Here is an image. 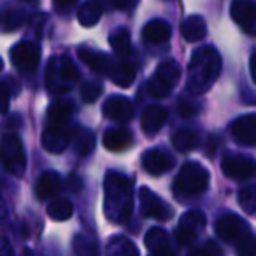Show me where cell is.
Segmentation results:
<instances>
[{"label":"cell","mask_w":256,"mask_h":256,"mask_svg":"<svg viewBox=\"0 0 256 256\" xmlns=\"http://www.w3.org/2000/svg\"><path fill=\"white\" fill-rule=\"evenodd\" d=\"M134 181L121 172L109 170L104 181V212L112 223H126L132 216Z\"/></svg>","instance_id":"cell-1"},{"label":"cell","mask_w":256,"mask_h":256,"mask_svg":"<svg viewBox=\"0 0 256 256\" xmlns=\"http://www.w3.org/2000/svg\"><path fill=\"white\" fill-rule=\"evenodd\" d=\"M221 72V56L216 48L202 46L193 51L192 60L188 64V79L186 86L192 95H204Z\"/></svg>","instance_id":"cell-2"},{"label":"cell","mask_w":256,"mask_h":256,"mask_svg":"<svg viewBox=\"0 0 256 256\" xmlns=\"http://www.w3.org/2000/svg\"><path fill=\"white\" fill-rule=\"evenodd\" d=\"M209 170L204 165H200L198 162H186L176 176L172 192L179 202H184L206 193V190L209 188Z\"/></svg>","instance_id":"cell-3"},{"label":"cell","mask_w":256,"mask_h":256,"mask_svg":"<svg viewBox=\"0 0 256 256\" xmlns=\"http://www.w3.org/2000/svg\"><path fill=\"white\" fill-rule=\"evenodd\" d=\"M46 86L51 95H64L70 92L74 84L79 81V70L76 68L74 62L67 56H53L50 58L46 67Z\"/></svg>","instance_id":"cell-4"},{"label":"cell","mask_w":256,"mask_h":256,"mask_svg":"<svg viewBox=\"0 0 256 256\" xmlns=\"http://www.w3.org/2000/svg\"><path fill=\"white\" fill-rule=\"evenodd\" d=\"M0 162L9 174L22 178L26 170V153L18 134H6L0 140Z\"/></svg>","instance_id":"cell-5"},{"label":"cell","mask_w":256,"mask_h":256,"mask_svg":"<svg viewBox=\"0 0 256 256\" xmlns=\"http://www.w3.org/2000/svg\"><path fill=\"white\" fill-rule=\"evenodd\" d=\"M179 78H181V67H179L178 62H164V64L158 65L153 78L148 81V92L154 98H165L176 88Z\"/></svg>","instance_id":"cell-6"},{"label":"cell","mask_w":256,"mask_h":256,"mask_svg":"<svg viewBox=\"0 0 256 256\" xmlns=\"http://www.w3.org/2000/svg\"><path fill=\"white\" fill-rule=\"evenodd\" d=\"M11 62L18 70L30 74L39 67L40 46L34 40H22L11 48Z\"/></svg>","instance_id":"cell-7"},{"label":"cell","mask_w":256,"mask_h":256,"mask_svg":"<svg viewBox=\"0 0 256 256\" xmlns=\"http://www.w3.org/2000/svg\"><path fill=\"white\" fill-rule=\"evenodd\" d=\"M216 234L221 240L224 242H235L246 237V235L252 234L249 224L246 223L242 218H238L237 214H223L220 220L216 221Z\"/></svg>","instance_id":"cell-8"},{"label":"cell","mask_w":256,"mask_h":256,"mask_svg":"<svg viewBox=\"0 0 256 256\" xmlns=\"http://www.w3.org/2000/svg\"><path fill=\"white\" fill-rule=\"evenodd\" d=\"M221 170L224 176L237 181H246L254 176V162L251 156L238 153H228L221 160Z\"/></svg>","instance_id":"cell-9"},{"label":"cell","mask_w":256,"mask_h":256,"mask_svg":"<svg viewBox=\"0 0 256 256\" xmlns=\"http://www.w3.org/2000/svg\"><path fill=\"white\" fill-rule=\"evenodd\" d=\"M207 220L206 214L202 210H188L182 214L181 221H179L178 228H176V238L181 246H190L196 238L198 232L206 226Z\"/></svg>","instance_id":"cell-10"},{"label":"cell","mask_w":256,"mask_h":256,"mask_svg":"<svg viewBox=\"0 0 256 256\" xmlns=\"http://www.w3.org/2000/svg\"><path fill=\"white\" fill-rule=\"evenodd\" d=\"M139 198H140V214L144 218H151V220H158V221H168L172 218L170 207L160 196L154 195L150 188H140Z\"/></svg>","instance_id":"cell-11"},{"label":"cell","mask_w":256,"mask_h":256,"mask_svg":"<svg viewBox=\"0 0 256 256\" xmlns=\"http://www.w3.org/2000/svg\"><path fill=\"white\" fill-rule=\"evenodd\" d=\"M72 139V132L68 126H58V124H48L46 130L42 132V146L46 151L53 154L64 153L68 148Z\"/></svg>","instance_id":"cell-12"},{"label":"cell","mask_w":256,"mask_h":256,"mask_svg":"<svg viewBox=\"0 0 256 256\" xmlns=\"http://www.w3.org/2000/svg\"><path fill=\"white\" fill-rule=\"evenodd\" d=\"M104 116L116 123H128L134 118V104L130 98L121 95H114L104 102L102 106Z\"/></svg>","instance_id":"cell-13"},{"label":"cell","mask_w":256,"mask_h":256,"mask_svg":"<svg viewBox=\"0 0 256 256\" xmlns=\"http://www.w3.org/2000/svg\"><path fill=\"white\" fill-rule=\"evenodd\" d=\"M232 20L244 30L248 36L254 34L256 26V6L252 0H234L230 8Z\"/></svg>","instance_id":"cell-14"},{"label":"cell","mask_w":256,"mask_h":256,"mask_svg":"<svg viewBox=\"0 0 256 256\" xmlns=\"http://www.w3.org/2000/svg\"><path fill=\"white\" fill-rule=\"evenodd\" d=\"M230 132L234 139L242 146H254L256 144V116L254 114H246L232 123Z\"/></svg>","instance_id":"cell-15"},{"label":"cell","mask_w":256,"mask_h":256,"mask_svg":"<svg viewBox=\"0 0 256 256\" xmlns=\"http://www.w3.org/2000/svg\"><path fill=\"white\" fill-rule=\"evenodd\" d=\"M174 156L168 154L165 150H150L142 156V167L148 174L162 176L174 167Z\"/></svg>","instance_id":"cell-16"},{"label":"cell","mask_w":256,"mask_h":256,"mask_svg":"<svg viewBox=\"0 0 256 256\" xmlns=\"http://www.w3.org/2000/svg\"><path fill=\"white\" fill-rule=\"evenodd\" d=\"M104 148L109 151H114V153H120V151H124L134 144V136L132 132L124 126H112L109 128L106 134H104Z\"/></svg>","instance_id":"cell-17"},{"label":"cell","mask_w":256,"mask_h":256,"mask_svg":"<svg viewBox=\"0 0 256 256\" xmlns=\"http://www.w3.org/2000/svg\"><path fill=\"white\" fill-rule=\"evenodd\" d=\"M168 112L165 107L162 106H150L144 109L142 118H140V126L142 132L148 136H154L164 128V124L167 123Z\"/></svg>","instance_id":"cell-18"},{"label":"cell","mask_w":256,"mask_h":256,"mask_svg":"<svg viewBox=\"0 0 256 256\" xmlns=\"http://www.w3.org/2000/svg\"><path fill=\"white\" fill-rule=\"evenodd\" d=\"M78 56L82 64L88 65V67L92 68L93 72H96V74H109L110 60L107 54L100 53V51H96V50H92V48L81 46L78 50Z\"/></svg>","instance_id":"cell-19"},{"label":"cell","mask_w":256,"mask_h":256,"mask_svg":"<svg viewBox=\"0 0 256 256\" xmlns=\"http://www.w3.org/2000/svg\"><path fill=\"white\" fill-rule=\"evenodd\" d=\"M172 28L165 20H151L144 25L142 39L150 44H164L170 39Z\"/></svg>","instance_id":"cell-20"},{"label":"cell","mask_w":256,"mask_h":256,"mask_svg":"<svg viewBox=\"0 0 256 256\" xmlns=\"http://www.w3.org/2000/svg\"><path fill=\"white\" fill-rule=\"evenodd\" d=\"M181 36L188 42H198L207 36V26L206 20L198 14L188 16L184 22L181 23Z\"/></svg>","instance_id":"cell-21"},{"label":"cell","mask_w":256,"mask_h":256,"mask_svg":"<svg viewBox=\"0 0 256 256\" xmlns=\"http://www.w3.org/2000/svg\"><path fill=\"white\" fill-rule=\"evenodd\" d=\"M62 190V178L56 172H44L36 184V195L39 200H48Z\"/></svg>","instance_id":"cell-22"},{"label":"cell","mask_w":256,"mask_h":256,"mask_svg":"<svg viewBox=\"0 0 256 256\" xmlns=\"http://www.w3.org/2000/svg\"><path fill=\"white\" fill-rule=\"evenodd\" d=\"M74 110V104L70 100H56L50 106L48 109V124H58V126H65L68 123Z\"/></svg>","instance_id":"cell-23"},{"label":"cell","mask_w":256,"mask_h":256,"mask_svg":"<svg viewBox=\"0 0 256 256\" xmlns=\"http://www.w3.org/2000/svg\"><path fill=\"white\" fill-rule=\"evenodd\" d=\"M137 70L132 64H126V62H120L114 67H110L109 78L114 84H118L120 88H130L136 81Z\"/></svg>","instance_id":"cell-24"},{"label":"cell","mask_w":256,"mask_h":256,"mask_svg":"<svg viewBox=\"0 0 256 256\" xmlns=\"http://www.w3.org/2000/svg\"><path fill=\"white\" fill-rule=\"evenodd\" d=\"M106 256H140L137 246L128 237L116 235L110 237L106 248Z\"/></svg>","instance_id":"cell-25"},{"label":"cell","mask_w":256,"mask_h":256,"mask_svg":"<svg viewBox=\"0 0 256 256\" xmlns=\"http://www.w3.org/2000/svg\"><path fill=\"white\" fill-rule=\"evenodd\" d=\"M102 14H104L102 6H100L96 0H88V2H84V4L79 8L78 22L81 23L82 26H86V28H92V26H95L96 23L100 22Z\"/></svg>","instance_id":"cell-26"},{"label":"cell","mask_w":256,"mask_h":256,"mask_svg":"<svg viewBox=\"0 0 256 256\" xmlns=\"http://www.w3.org/2000/svg\"><path fill=\"white\" fill-rule=\"evenodd\" d=\"M25 20L26 16L22 9H16V8L0 9V30H4V32H14V30L22 28Z\"/></svg>","instance_id":"cell-27"},{"label":"cell","mask_w":256,"mask_h":256,"mask_svg":"<svg viewBox=\"0 0 256 256\" xmlns=\"http://www.w3.org/2000/svg\"><path fill=\"white\" fill-rule=\"evenodd\" d=\"M95 134L88 128H78L74 134V150L79 156H88L95 150Z\"/></svg>","instance_id":"cell-28"},{"label":"cell","mask_w":256,"mask_h":256,"mask_svg":"<svg viewBox=\"0 0 256 256\" xmlns=\"http://www.w3.org/2000/svg\"><path fill=\"white\" fill-rule=\"evenodd\" d=\"M172 144H174V148L179 153H190V151H193L198 146V136L193 130L181 128L172 136Z\"/></svg>","instance_id":"cell-29"},{"label":"cell","mask_w":256,"mask_h":256,"mask_svg":"<svg viewBox=\"0 0 256 256\" xmlns=\"http://www.w3.org/2000/svg\"><path fill=\"white\" fill-rule=\"evenodd\" d=\"M109 44L118 56H128V53H130V50H132L130 32H128L126 28H116L109 36Z\"/></svg>","instance_id":"cell-30"},{"label":"cell","mask_w":256,"mask_h":256,"mask_svg":"<svg viewBox=\"0 0 256 256\" xmlns=\"http://www.w3.org/2000/svg\"><path fill=\"white\" fill-rule=\"evenodd\" d=\"M144 244L150 249L151 252L156 251H164V249H168V237L167 232L160 226H153L148 230L146 237H144Z\"/></svg>","instance_id":"cell-31"},{"label":"cell","mask_w":256,"mask_h":256,"mask_svg":"<svg viewBox=\"0 0 256 256\" xmlns=\"http://www.w3.org/2000/svg\"><path fill=\"white\" fill-rule=\"evenodd\" d=\"M74 207H72L70 200L67 198H54L53 202L48 206V216L54 221H67L70 220Z\"/></svg>","instance_id":"cell-32"},{"label":"cell","mask_w":256,"mask_h":256,"mask_svg":"<svg viewBox=\"0 0 256 256\" xmlns=\"http://www.w3.org/2000/svg\"><path fill=\"white\" fill-rule=\"evenodd\" d=\"M72 248H74L76 256H100L96 242L84 234L76 235L74 240H72Z\"/></svg>","instance_id":"cell-33"},{"label":"cell","mask_w":256,"mask_h":256,"mask_svg":"<svg viewBox=\"0 0 256 256\" xmlns=\"http://www.w3.org/2000/svg\"><path fill=\"white\" fill-rule=\"evenodd\" d=\"M238 204L248 214H254L256 209V190L252 184L246 186L238 192Z\"/></svg>","instance_id":"cell-34"},{"label":"cell","mask_w":256,"mask_h":256,"mask_svg":"<svg viewBox=\"0 0 256 256\" xmlns=\"http://www.w3.org/2000/svg\"><path fill=\"white\" fill-rule=\"evenodd\" d=\"M102 90H104V86L100 84V82L88 81L81 86V98L84 100V102H95L100 96V93H102Z\"/></svg>","instance_id":"cell-35"},{"label":"cell","mask_w":256,"mask_h":256,"mask_svg":"<svg viewBox=\"0 0 256 256\" xmlns=\"http://www.w3.org/2000/svg\"><path fill=\"white\" fill-rule=\"evenodd\" d=\"M178 109L182 118H193L200 112V106L193 98H190V96H182V98L179 100Z\"/></svg>","instance_id":"cell-36"},{"label":"cell","mask_w":256,"mask_h":256,"mask_svg":"<svg viewBox=\"0 0 256 256\" xmlns=\"http://www.w3.org/2000/svg\"><path fill=\"white\" fill-rule=\"evenodd\" d=\"M237 256H256V242L252 234L237 242Z\"/></svg>","instance_id":"cell-37"},{"label":"cell","mask_w":256,"mask_h":256,"mask_svg":"<svg viewBox=\"0 0 256 256\" xmlns=\"http://www.w3.org/2000/svg\"><path fill=\"white\" fill-rule=\"evenodd\" d=\"M11 102V88L8 81H0V114H6L9 110Z\"/></svg>","instance_id":"cell-38"},{"label":"cell","mask_w":256,"mask_h":256,"mask_svg":"<svg viewBox=\"0 0 256 256\" xmlns=\"http://www.w3.org/2000/svg\"><path fill=\"white\" fill-rule=\"evenodd\" d=\"M137 2H139V0H110L112 8L121 9V11H128V9L136 8Z\"/></svg>","instance_id":"cell-39"},{"label":"cell","mask_w":256,"mask_h":256,"mask_svg":"<svg viewBox=\"0 0 256 256\" xmlns=\"http://www.w3.org/2000/svg\"><path fill=\"white\" fill-rule=\"evenodd\" d=\"M76 4H78V0H53L54 9H58V11H67Z\"/></svg>","instance_id":"cell-40"},{"label":"cell","mask_w":256,"mask_h":256,"mask_svg":"<svg viewBox=\"0 0 256 256\" xmlns=\"http://www.w3.org/2000/svg\"><path fill=\"white\" fill-rule=\"evenodd\" d=\"M0 256H14L12 246L9 244L8 238H0Z\"/></svg>","instance_id":"cell-41"},{"label":"cell","mask_w":256,"mask_h":256,"mask_svg":"<svg viewBox=\"0 0 256 256\" xmlns=\"http://www.w3.org/2000/svg\"><path fill=\"white\" fill-rule=\"evenodd\" d=\"M206 251H207V254H209V256H221V249L220 248H218V244H216V242H212V240H209V242H207V249H206Z\"/></svg>","instance_id":"cell-42"},{"label":"cell","mask_w":256,"mask_h":256,"mask_svg":"<svg viewBox=\"0 0 256 256\" xmlns=\"http://www.w3.org/2000/svg\"><path fill=\"white\" fill-rule=\"evenodd\" d=\"M249 76L252 81H256V53H252L249 58Z\"/></svg>","instance_id":"cell-43"},{"label":"cell","mask_w":256,"mask_h":256,"mask_svg":"<svg viewBox=\"0 0 256 256\" xmlns=\"http://www.w3.org/2000/svg\"><path fill=\"white\" fill-rule=\"evenodd\" d=\"M151 256H176L170 249H164V251H156V252H151Z\"/></svg>","instance_id":"cell-44"},{"label":"cell","mask_w":256,"mask_h":256,"mask_svg":"<svg viewBox=\"0 0 256 256\" xmlns=\"http://www.w3.org/2000/svg\"><path fill=\"white\" fill-rule=\"evenodd\" d=\"M190 256H209V254H207L206 249H195V251H192Z\"/></svg>","instance_id":"cell-45"},{"label":"cell","mask_w":256,"mask_h":256,"mask_svg":"<svg viewBox=\"0 0 256 256\" xmlns=\"http://www.w3.org/2000/svg\"><path fill=\"white\" fill-rule=\"evenodd\" d=\"M23 256H36V254H34V252H32V251H30V249H26V251H25V252H23Z\"/></svg>","instance_id":"cell-46"},{"label":"cell","mask_w":256,"mask_h":256,"mask_svg":"<svg viewBox=\"0 0 256 256\" xmlns=\"http://www.w3.org/2000/svg\"><path fill=\"white\" fill-rule=\"evenodd\" d=\"M2 67H4V62H2V58H0V70H2Z\"/></svg>","instance_id":"cell-47"},{"label":"cell","mask_w":256,"mask_h":256,"mask_svg":"<svg viewBox=\"0 0 256 256\" xmlns=\"http://www.w3.org/2000/svg\"><path fill=\"white\" fill-rule=\"evenodd\" d=\"M23 2H34V0H23Z\"/></svg>","instance_id":"cell-48"}]
</instances>
